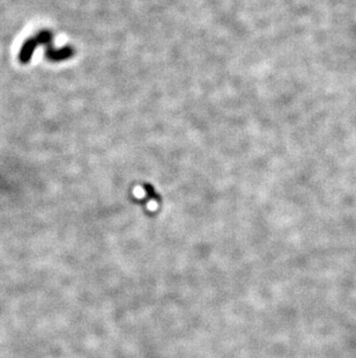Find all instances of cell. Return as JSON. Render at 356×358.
Instances as JSON below:
<instances>
[{"instance_id":"cell-1","label":"cell","mask_w":356,"mask_h":358,"mask_svg":"<svg viewBox=\"0 0 356 358\" xmlns=\"http://www.w3.org/2000/svg\"><path fill=\"white\" fill-rule=\"evenodd\" d=\"M52 39V33L48 32V30H42V32L36 33L35 35L29 37V39L22 44L20 51H19V60H20L22 64L29 63L33 58L34 52H35L38 47L47 48L45 55H47L48 58L52 60V62H58V60L68 58V57L72 55L71 49L63 48L60 49V50L53 49Z\"/></svg>"}]
</instances>
